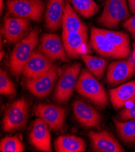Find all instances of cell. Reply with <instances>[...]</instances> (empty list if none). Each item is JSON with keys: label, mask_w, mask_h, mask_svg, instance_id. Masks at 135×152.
<instances>
[{"label": "cell", "mask_w": 135, "mask_h": 152, "mask_svg": "<svg viewBox=\"0 0 135 152\" xmlns=\"http://www.w3.org/2000/svg\"><path fill=\"white\" fill-rule=\"evenodd\" d=\"M77 92L101 108L109 104L108 96L103 86L88 70L83 69L77 83Z\"/></svg>", "instance_id": "obj_1"}, {"label": "cell", "mask_w": 135, "mask_h": 152, "mask_svg": "<svg viewBox=\"0 0 135 152\" xmlns=\"http://www.w3.org/2000/svg\"><path fill=\"white\" fill-rule=\"evenodd\" d=\"M39 30H32L26 37L19 41L12 50L9 60V66L12 73L18 77L38 42Z\"/></svg>", "instance_id": "obj_2"}, {"label": "cell", "mask_w": 135, "mask_h": 152, "mask_svg": "<svg viewBox=\"0 0 135 152\" xmlns=\"http://www.w3.org/2000/svg\"><path fill=\"white\" fill-rule=\"evenodd\" d=\"M81 68L80 63L67 67L59 76L53 94V99L59 104H66L76 88L78 75Z\"/></svg>", "instance_id": "obj_3"}, {"label": "cell", "mask_w": 135, "mask_h": 152, "mask_svg": "<svg viewBox=\"0 0 135 152\" xmlns=\"http://www.w3.org/2000/svg\"><path fill=\"white\" fill-rule=\"evenodd\" d=\"M130 15L126 0H107L98 21L104 27L115 28L129 18Z\"/></svg>", "instance_id": "obj_4"}, {"label": "cell", "mask_w": 135, "mask_h": 152, "mask_svg": "<svg viewBox=\"0 0 135 152\" xmlns=\"http://www.w3.org/2000/svg\"><path fill=\"white\" fill-rule=\"evenodd\" d=\"M7 9L15 17L40 22L44 4L42 0H8Z\"/></svg>", "instance_id": "obj_5"}, {"label": "cell", "mask_w": 135, "mask_h": 152, "mask_svg": "<svg viewBox=\"0 0 135 152\" xmlns=\"http://www.w3.org/2000/svg\"><path fill=\"white\" fill-rule=\"evenodd\" d=\"M34 113L46 123L51 130L61 131L64 127L66 110L61 106L39 103L35 105Z\"/></svg>", "instance_id": "obj_6"}, {"label": "cell", "mask_w": 135, "mask_h": 152, "mask_svg": "<svg viewBox=\"0 0 135 152\" xmlns=\"http://www.w3.org/2000/svg\"><path fill=\"white\" fill-rule=\"evenodd\" d=\"M28 116V105L24 98L14 101L7 110L3 121V129L10 132L24 127Z\"/></svg>", "instance_id": "obj_7"}, {"label": "cell", "mask_w": 135, "mask_h": 152, "mask_svg": "<svg viewBox=\"0 0 135 152\" xmlns=\"http://www.w3.org/2000/svg\"><path fill=\"white\" fill-rule=\"evenodd\" d=\"M60 75V70L54 65L47 72L39 77L27 78L26 87L32 94L38 98H44L52 91Z\"/></svg>", "instance_id": "obj_8"}, {"label": "cell", "mask_w": 135, "mask_h": 152, "mask_svg": "<svg viewBox=\"0 0 135 152\" xmlns=\"http://www.w3.org/2000/svg\"><path fill=\"white\" fill-rule=\"evenodd\" d=\"M90 44L92 48L104 57L123 59L127 57L130 52L116 47L99 30L98 28L91 29Z\"/></svg>", "instance_id": "obj_9"}, {"label": "cell", "mask_w": 135, "mask_h": 152, "mask_svg": "<svg viewBox=\"0 0 135 152\" xmlns=\"http://www.w3.org/2000/svg\"><path fill=\"white\" fill-rule=\"evenodd\" d=\"M62 38L65 50L69 58H78L82 55L89 53L87 32L63 31Z\"/></svg>", "instance_id": "obj_10"}, {"label": "cell", "mask_w": 135, "mask_h": 152, "mask_svg": "<svg viewBox=\"0 0 135 152\" xmlns=\"http://www.w3.org/2000/svg\"><path fill=\"white\" fill-rule=\"evenodd\" d=\"M135 75V61L130 59L117 61L110 64L106 81L111 86H116L130 79Z\"/></svg>", "instance_id": "obj_11"}, {"label": "cell", "mask_w": 135, "mask_h": 152, "mask_svg": "<svg viewBox=\"0 0 135 152\" xmlns=\"http://www.w3.org/2000/svg\"><path fill=\"white\" fill-rule=\"evenodd\" d=\"M53 66V60L40 50H34L26 63L21 73L27 78H33L46 73Z\"/></svg>", "instance_id": "obj_12"}, {"label": "cell", "mask_w": 135, "mask_h": 152, "mask_svg": "<svg viewBox=\"0 0 135 152\" xmlns=\"http://www.w3.org/2000/svg\"><path fill=\"white\" fill-rule=\"evenodd\" d=\"M39 49L53 61L69 62L63 42L58 35L54 34H44L40 39Z\"/></svg>", "instance_id": "obj_13"}, {"label": "cell", "mask_w": 135, "mask_h": 152, "mask_svg": "<svg viewBox=\"0 0 135 152\" xmlns=\"http://www.w3.org/2000/svg\"><path fill=\"white\" fill-rule=\"evenodd\" d=\"M73 113L78 122L87 129H99L102 121L101 114L92 106L82 100L74 101Z\"/></svg>", "instance_id": "obj_14"}, {"label": "cell", "mask_w": 135, "mask_h": 152, "mask_svg": "<svg viewBox=\"0 0 135 152\" xmlns=\"http://www.w3.org/2000/svg\"><path fill=\"white\" fill-rule=\"evenodd\" d=\"M91 146L98 152H124L125 149L115 136L107 130L91 131L88 133Z\"/></svg>", "instance_id": "obj_15"}, {"label": "cell", "mask_w": 135, "mask_h": 152, "mask_svg": "<svg viewBox=\"0 0 135 152\" xmlns=\"http://www.w3.org/2000/svg\"><path fill=\"white\" fill-rule=\"evenodd\" d=\"M31 22L20 17H7L4 19L1 28L2 35L10 43H15L23 39L27 33Z\"/></svg>", "instance_id": "obj_16"}, {"label": "cell", "mask_w": 135, "mask_h": 152, "mask_svg": "<svg viewBox=\"0 0 135 152\" xmlns=\"http://www.w3.org/2000/svg\"><path fill=\"white\" fill-rule=\"evenodd\" d=\"M30 142L36 149L46 152H51V136L49 127L44 121L38 118L33 123L29 134Z\"/></svg>", "instance_id": "obj_17"}, {"label": "cell", "mask_w": 135, "mask_h": 152, "mask_svg": "<svg viewBox=\"0 0 135 152\" xmlns=\"http://www.w3.org/2000/svg\"><path fill=\"white\" fill-rule=\"evenodd\" d=\"M65 5L64 0H48L45 13V25L50 31H57L61 27Z\"/></svg>", "instance_id": "obj_18"}, {"label": "cell", "mask_w": 135, "mask_h": 152, "mask_svg": "<svg viewBox=\"0 0 135 152\" xmlns=\"http://www.w3.org/2000/svg\"><path fill=\"white\" fill-rule=\"evenodd\" d=\"M110 102L116 110L135 101V81H131L109 90Z\"/></svg>", "instance_id": "obj_19"}, {"label": "cell", "mask_w": 135, "mask_h": 152, "mask_svg": "<svg viewBox=\"0 0 135 152\" xmlns=\"http://www.w3.org/2000/svg\"><path fill=\"white\" fill-rule=\"evenodd\" d=\"M55 148L58 152H84L86 145L82 138L74 135H64L56 140Z\"/></svg>", "instance_id": "obj_20"}, {"label": "cell", "mask_w": 135, "mask_h": 152, "mask_svg": "<svg viewBox=\"0 0 135 152\" xmlns=\"http://www.w3.org/2000/svg\"><path fill=\"white\" fill-rule=\"evenodd\" d=\"M63 31L68 32H87L85 24L81 21L69 3L66 2L62 21Z\"/></svg>", "instance_id": "obj_21"}, {"label": "cell", "mask_w": 135, "mask_h": 152, "mask_svg": "<svg viewBox=\"0 0 135 152\" xmlns=\"http://www.w3.org/2000/svg\"><path fill=\"white\" fill-rule=\"evenodd\" d=\"M117 133L124 143L127 145L135 144V119L120 121L113 118Z\"/></svg>", "instance_id": "obj_22"}, {"label": "cell", "mask_w": 135, "mask_h": 152, "mask_svg": "<svg viewBox=\"0 0 135 152\" xmlns=\"http://www.w3.org/2000/svg\"><path fill=\"white\" fill-rule=\"evenodd\" d=\"M81 58L88 70L98 80H100L102 78L107 66V60L88 54L82 55Z\"/></svg>", "instance_id": "obj_23"}, {"label": "cell", "mask_w": 135, "mask_h": 152, "mask_svg": "<svg viewBox=\"0 0 135 152\" xmlns=\"http://www.w3.org/2000/svg\"><path fill=\"white\" fill-rule=\"evenodd\" d=\"M99 30L116 47L130 52V39L127 34L102 28H99Z\"/></svg>", "instance_id": "obj_24"}, {"label": "cell", "mask_w": 135, "mask_h": 152, "mask_svg": "<svg viewBox=\"0 0 135 152\" xmlns=\"http://www.w3.org/2000/svg\"><path fill=\"white\" fill-rule=\"evenodd\" d=\"M72 5L80 15L85 18H90L99 10V7L93 0H70Z\"/></svg>", "instance_id": "obj_25"}, {"label": "cell", "mask_w": 135, "mask_h": 152, "mask_svg": "<svg viewBox=\"0 0 135 152\" xmlns=\"http://www.w3.org/2000/svg\"><path fill=\"white\" fill-rule=\"evenodd\" d=\"M0 150L2 152H23L24 146L18 136H7L1 140Z\"/></svg>", "instance_id": "obj_26"}, {"label": "cell", "mask_w": 135, "mask_h": 152, "mask_svg": "<svg viewBox=\"0 0 135 152\" xmlns=\"http://www.w3.org/2000/svg\"><path fill=\"white\" fill-rule=\"evenodd\" d=\"M0 94L2 95L11 96L16 94V89L6 71L1 69L0 72Z\"/></svg>", "instance_id": "obj_27"}, {"label": "cell", "mask_w": 135, "mask_h": 152, "mask_svg": "<svg viewBox=\"0 0 135 152\" xmlns=\"http://www.w3.org/2000/svg\"><path fill=\"white\" fill-rule=\"evenodd\" d=\"M119 121H126L131 119H135V101L130 107L124 109L117 115Z\"/></svg>", "instance_id": "obj_28"}, {"label": "cell", "mask_w": 135, "mask_h": 152, "mask_svg": "<svg viewBox=\"0 0 135 152\" xmlns=\"http://www.w3.org/2000/svg\"><path fill=\"white\" fill-rule=\"evenodd\" d=\"M123 26L132 35L133 38L135 39V14L132 17L124 21Z\"/></svg>", "instance_id": "obj_29"}, {"label": "cell", "mask_w": 135, "mask_h": 152, "mask_svg": "<svg viewBox=\"0 0 135 152\" xmlns=\"http://www.w3.org/2000/svg\"><path fill=\"white\" fill-rule=\"evenodd\" d=\"M130 10L135 14V0H127Z\"/></svg>", "instance_id": "obj_30"}, {"label": "cell", "mask_w": 135, "mask_h": 152, "mask_svg": "<svg viewBox=\"0 0 135 152\" xmlns=\"http://www.w3.org/2000/svg\"><path fill=\"white\" fill-rule=\"evenodd\" d=\"M131 58L135 61V42L133 44V50L132 52V55H131Z\"/></svg>", "instance_id": "obj_31"}, {"label": "cell", "mask_w": 135, "mask_h": 152, "mask_svg": "<svg viewBox=\"0 0 135 152\" xmlns=\"http://www.w3.org/2000/svg\"><path fill=\"white\" fill-rule=\"evenodd\" d=\"M4 0H0V11H1V14H2L3 9L4 7Z\"/></svg>", "instance_id": "obj_32"}, {"label": "cell", "mask_w": 135, "mask_h": 152, "mask_svg": "<svg viewBox=\"0 0 135 152\" xmlns=\"http://www.w3.org/2000/svg\"><path fill=\"white\" fill-rule=\"evenodd\" d=\"M4 55H5V52L4 51H3L2 50H1V60L3 59V57Z\"/></svg>", "instance_id": "obj_33"}]
</instances>
